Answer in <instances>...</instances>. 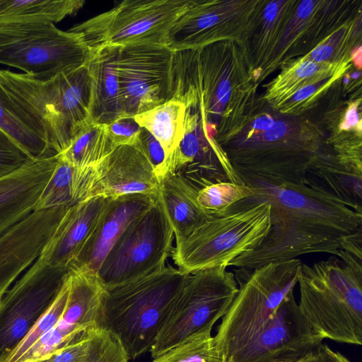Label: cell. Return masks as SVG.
I'll list each match as a JSON object with an SVG mask.
<instances>
[{
	"instance_id": "obj_34",
	"label": "cell",
	"mask_w": 362,
	"mask_h": 362,
	"mask_svg": "<svg viewBox=\"0 0 362 362\" xmlns=\"http://www.w3.org/2000/svg\"><path fill=\"white\" fill-rule=\"evenodd\" d=\"M206 328L172 347L152 362H223L211 335Z\"/></svg>"
},
{
	"instance_id": "obj_3",
	"label": "cell",
	"mask_w": 362,
	"mask_h": 362,
	"mask_svg": "<svg viewBox=\"0 0 362 362\" xmlns=\"http://www.w3.org/2000/svg\"><path fill=\"white\" fill-rule=\"evenodd\" d=\"M278 114L255 110L247 124L222 146L244 184H306L308 173L329 156L318 134Z\"/></svg>"
},
{
	"instance_id": "obj_27",
	"label": "cell",
	"mask_w": 362,
	"mask_h": 362,
	"mask_svg": "<svg viewBox=\"0 0 362 362\" xmlns=\"http://www.w3.org/2000/svg\"><path fill=\"white\" fill-rule=\"evenodd\" d=\"M115 148L108 137L106 124L92 122L58 155L75 169L78 182L81 184L86 178L96 175L99 167Z\"/></svg>"
},
{
	"instance_id": "obj_23",
	"label": "cell",
	"mask_w": 362,
	"mask_h": 362,
	"mask_svg": "<svg viewBox=\"0 0 362 362\" xmlns=\"http://www.w3.org/2000/svg\"><path fill=\"white\" fill-rule=\"evenodd\" d=\"M158 198L177 243L214 216L199 204V189L183 177L168 173L160 180Z\"/></svg>"
},
{
	"instance_id": "obj_5",
	"label": "cell",
	"mask_w": 362,
	"mask_h": 362,
	"mask_svg": "<svg viewBox=\"0 0 362 362\" xmlns=\"http://www.w3.org/2000/svg\"><path fill=\"white\" fill-rule=\"evenodd\" d=\"M299 309L325 339L362 344V259L349 252L302 264Z\"/></svg>"
},
{
	"instance_id": "obj_18",
	"label": "cell",
	"mask_w": 362,
	"mask_h": 362,
	"mask_svg": "<svg viewBox=\"0 0 362 362\" xmlns=\"http://www.w3.org/2000/svg\"><path fill=\"white\" fill-rule=\"evenodd\" d=\"M67 208L34 211L0 238V300L40 257Z\"/></svg>"
},
{
	"instance_id": "obj_45",
	"label": "cell",
	"mask_w": 362,
	"mask_h": 362,
	"mask_svg": "<svg viewBox=\"0 0 362 362\" xmlns=\"http://www.w3.org/2000/svg\"><path fill=\"white\" fill-rule=\"evenodd\" d=\"M361 44L358 46L356 45L351 52V63L354 64L355 66L358 69V71L361 69Z\"/></svg>"
},
{
	"instance_id": "obj_1",
	"label": "cell",
	"mask_w": 362,
	"mask_h": 362,
	"mask_svg": "<svg viewBox=\"0 0 362 362\" xmlns=\"http://www.w3.org/2000/svg\"><path fill=\"white\" fill-rule=\"evenodd\" d=\"M247 185L258 194L246 199L270 204L271 227L255 249L228 266L254 269L316 252L339 257L346 251L362 259V213L308 184Z\"/></svg>"
},
{
	"instance_id": "obj_10",
	"label": "cell",
	"mask_w": 362,
	"mask_h": 362,
	"mask_svg": "<svg viewBox=\"0 0 362 362\" xmlns=\"http://www.w3.org/2000/svg\"><path fill=\"white\" fill-rule=\"evenodd\" d=\"M221 266L190 274L179 291L150 352L155 358L223 317L238 287L235 275Z\"/></svg>"
},
{
	"instance_id": "obj_25",
	"label": "cell",
	"mask_w": 362,
	"mask_h": 362,
	"mask_svg": "<svg viewBox=\"0 0 362 362\" xmlns=\"http://www.w3.org/2000/svg\"><path fill=\"white\" fill-rule=\"evenodd\" d=\"M117 47L95 50L88 64L91 78L90 116L93 122L109 124L125 117L116 66Z\"/></svg>"
},
{
	"instance_id": "obj_6",
	"label": "cell",
	"mask_w": 362,
	"mask_h": 362,
	"mask_svg": "<svg viewBox=\"0 0 362 362\" xmlns=\"http://www.w3.org/2000/svg\"><path fill=\"white\" fill-rule=\"evenodd\" d=\"M189 274L166 264L106 291L100 327L119 341L129 360L150 351Z\"/></svg>"
},
{
	"instance_id": "obj_35",
	"label": "cell",
	"mask_w": 362,
	"mask_h": 362,
	"mask_svg": "<svg viewBox=\"0 0 362 362\" xmlns=\"http://www.w3.org/2000/svg\"><path fill=\"white\" fill-rule=\"evenodd\" d=\"M257 194L255 187L226 181L202 188L198 192L197 200L208 214L218 216L229 211L238 202Z\"/></svg>"
},
{
	"instance_id": "obj_38",
	"label": "cell",
	"mask_w": 362,
	"mask_h": 362,
	"mask_svg": "<svg viewBox=\"0 0 362 362\" xmlns=\"http://www.w3.org/2000/svg\"><path fill=\"white\" fill-rule=\"evenodd\" d=\"M349 69L341 70L329 78L299 89L274 110L284 115H291L310 108L333 85L344 76Z\"/></svg>"
},
{
	"instance_id": "obj_36",
	"label": "cell",
	"mask_w": 362,
	"mask_h": 362,
	"mask_svg": "<svg viewBox=\"0 0 362 362\" xmlns=\"http://www.w3.org/2000/svg\"><path fill=\"white\" fill-rule=\"evenodd\" d=\"M70 290L69 272L55 299L15 348L0 362H16L45 332L53 327L65 309Z\"/></svg>"
},
{
	"instance_id": "obj_13",
	"label": "cell",
	"mask_w": 362,
	"mask_h": 362,
	"mask_svg": "<svg viewBox=\"0 0 362 362\" xmlns=\"http://www.w3.org/2000/svg\"><path fill=\"white\" fill-rule=\"evenodd\" d=\"M267 0H190L165 45L174 52L230 40L240 47L257 25Z\"/></svg>"
},
{
	"instance_id": "obj_15",
	"label": "cell",
	"mask_w": 362,
	"mask_h": 362,
	"mask_svg": "<svg viewBox=\"0 0 362 362\" xmlns=\"http://www.w3.org/2000/svg\"><path fill=\"white\" fill-rule=\"evenodd\" d=\"M174 51L164 44L117 47L116 66L125 116L134 117L172 98Z\"/></svg>"
},
{
	"instance_id": "obj_28",
	"label": "cell",
	"mask_w": 362,
	"mask_h": 362,
	"mask_svg": "<svg viewBox=\"0 0 362 362\" xmlns=\"http://www.w3.org/2000/svg\"><path fill=\"white\" fill-rule=\"evenodd\" d=\"M306 184L362 213V176L339 165L332 156L308 173Z\"/></svg>"
},
{
	"instance_id": "obj_40",
	"label": "cell",
	"mask_w": 362,
	"mask_h": 362,
	"mask_svg": "<svg viewBox=\"0 0 362 362\" xmlns=\"http://www.w3.org/2000/svg\"><path fill=\"white\" fill-rule=\"evenodd\" d=\"M108 137L115 147L119 146H135L137 144L141 127L134 117H120L106 125Z\"/></svg>"
},
{
	"instance_id": "obj_14",
	"label": "cell",
	"mask_w": 362,
	"mask_h": 362,
	"mask_svg": "<svg viewBox=\"0 0 362 362\" xmlns=\"http://www.w3.org/2000/svg\"><path fill=\"white\" fill-rule=\"evenodd\" d=\"M69 269L39 257L0 300V360L11 352L52 303Z\"/></svg>"
},
{
	"instance_id": "obj_17",
	"label": "cell",
	"mask_w": 362,
	"mask_h": 362,
	"mask_svg": "<svg viewBox=\"0 0 362 362\" xmlns=\"http://www.w3.org/2000/svg\"><path fill=\"white\" fill-rule=\"evenodd\" d=\"M168 173L183 177L199 189L220 182L244 184L223 148L208 134L199 113L189 109H186L183 137L167 160L161 177Z\"/></svg>"
},
{
	"instance_id": "obj_32",
	"label": "cell",
	"mask_w": 362,
	"mask_h": 362,
	"mask_svg": "<svg viewBox=\"0 0 362 362\" xmlns=\"http://www.w3.org/2000/svg\"><path fill=\"white\" fill-rule=\"evenodd\" d=\"M361 12L346 20L305 54V58L317 63L335 64L351 60V52L356 47L358 30H361Z\"/></svg>"
},
{
	"instance_id": "obj_39",
	"label": "cell",
	"mask_w": 362,
	"mask_h": 362,
	"mask_svg": "<svg viewBox=\"0 0 362 362\" xmlns=\"http://www.w3.org/2000/svg\"><path fill=\"white\" fill-rule=\"evenodd\" d=\"M32 159L0 129V177L7 175Z\"/></svg>"
},
{
	"instance_id": "obj_33",
	"label": "cell",
	"mask_w": 362,
	"mask_h": 362,
	"mask_svg": "<svg viewBox=\"0 0 362 362\" xmlns=\"http://www.w3.org/2000/svg\"><path fill=\"white\" fill-rule=\"evenodd\" d=\"M77 203L76 172L59 158L42 189L34 211L69 207Z\"/></svg>"
},
{
	"instance_id": "obj_20",
	"label": "cell",
	"mask_w": 362,
	"mask_h": 362,
	"mask_svg": "<svg viewBox=\"0 0 362 362\" xmlns=\"http://www.w3.org/2000/svg\"><path fill=\"white\" fill-rule=\"evenodd\" d=\"M159 187V180L144 155L134 146H119L102 163L88 199L134 194L158 197Z\"/></svg>"
},
{
	"instance_id": "obj_21",
	"label": "cell",
	"mask_w": 362,
	"mask_h": 362,
	"mask_svg": "<svg viewBox=\"0 0 362 362\" xmlns=\"http://www.w3.org/2000/svg\"><path fill=\"white\" fill-rule=\"evenodd\" d=\"M57 161V154L32 158L0 177V238L34 211Z\"/></svg>"
},
{
	"instance_id": "obj_44",
	"label": "cell",
	"mask_w": 362,
	"mask_h": 362,
	"mask_svg": "<svg viewBox=\"0 0 362 362\" xmlns=\"http://www.w3.org/2000/svg\"><path fill=\"white\" fill-rule=\"evenodd\" d=\"M318 353L320 362H351L341 353L333 351L327 344H322L318 349Z\"/></svg>"
},
{
	"instance_id": "obj_9",
	"label": "cell",
	"mask_w": 362,
	"mask_h": 362,
	"mask_svg": "<svg viewBox=\"0 0 362 362\" xmlns=\"http://www.w3.org/2000/svg\"><path fill=\"white\" fill-rule=\"evenodd\" d=\"M95 50L83 37L39 19L0 20V64L38 80L86 65Z\"/></svg>"
},
{
	"instance_id": "obj_41",
	"label": "cell",
	"mask_w": 362,
	"mask_h": 362,
	"mask_svg": "<svg viewBox=\"0 0 362 362\" xmlns=\"http://www.w3.org/2000/svg\"><path fill=\"white\" fill-rule=\"evenodd\" d=\"M134 147L147 158L160 180L163 173L166 156L159 141L149 132L141 127L137 144Z\"/></svg>"
},
{
	"instance_id": "obj_8",
	"label": "cell",
	"mask_w": 362,
	"mask_h": 362,
	"mask_svg": "<svg viewBox=\"0 0 362 362\" xmlns=\"http://www.w3.org/2000/svg\"><path fill=\"white\" fill-rule=\"evenodd\" d=\"M243 201L245 203L241 207L214 216L175 243L171 257L177 269L192 274L228 267L234 259L253 250L262 243L271 227L270 204Z\"/></svg>"
},
{
	"instance_id": "obj_29",
	"label": "cell",
	"mask_w": 362,
	"mask_h": 362,
	"mask_svg": "<svg viewBox=\"0 0 362 362\" xmlns=\"http://www.w3.org/2000/svg\"><path fill=\"white\" fill-rule=\"evenodd\" d=\"M0 129L31 158L57 154L38 134L33 123L0 82Z\"/></svg>"
},
{
	"instance_id": "obj_4",
	"label": "cell",
	"mask_w": 362,
	"mask_h": 362,
	"mask_svg": "<svg viewBox=\"0 0 362 362\" xmlns=\"http://www.w3.org/2000/svg\"><path fill=\"white\" fill-rule=\"evenodd\" d=\"M0 82L49 148L59 154L93 122L91 78L88 64L38 80L0 69Z\"/></svg>"
},
{
	"instance_id": "obj_31",
	"label": "cell",
	"mask_w": 362,
	"mask_h": 362,
	"mask_svg": "<svg viewBox=\"0 0 362 362\" xmlns=\"http://www.w3.org/2000/svg\"><path fill=\"white\" fill-rule=\"evenodd\" d=\"M83 0H0V20L39 19L57 23L75 15Z\"/></svg>"
},
{
	"instance_id": "obj_26",
	"label": "cell",
	"mask_w": 362,
	"mask_h": 362,
	"mask_svg": "<svg viewBox=\"0 0 362 362\" xmlns=\"http://www.w3.org/2000/svg\"><path fill=\"white\" fill-rule=\"evenodd\" d=\"M351 61L341 64L317 63L304 56L290 59L281 65L280 73L267 83L262 100L276 110L297 90L349 69Z\"/></svg>"
},
{
	"instance_id": "obj_42",
	"label": "cell",
	"mask_w": 362,
	"mask_h": 362,
	"mask_svg": "<svg viewBox=\"0 0 362 362\" xmlns=\"http://www.w3.org/2000/svg\"><path fill=\"white\" fill-rule=\"evenodd\" d=\"M129 360L122 344L108 332L101 349L92 362H129Z\"/></svg>"
},
{
	"instance_id": "obj_19",
	"label": "cell",
	"mask_w": 362,
	"mask_h": 362,
	"mask_svg": "<svg viewBox=\"0 0 362 362\" xmlns=\"http://www.w3.org/2000/svg\"><path fill=\"white\" fill-rule=\"evenodd\" d=\"M158 197L134 194L107 199L90 235L70 264V270L97 273L105 256L129 224L149 209Z\"/></svg>"
},
{
	"instance_id": "obj_2",
	"label": "cell",
	"mask_w": 362,
	"mask_h": 362,
	"mask_svg": "<svg viewBox=\"0 0 362 362\" xmlns=\"http://www.w3.org/2000/svg\"><path fill=\"white\" fill-rule=\"evenodd\" d=\"M172 98L199 113L222 147L247 124L259 84L240 45L230 40L174 52Z\"/></svg>"
},
{
	"instance_id": "obj_30",
	"label": "cell",
	"mask_w": 362,
	"mask_h": 362,
	"mask_svg": "<svg viewBox=\"0 0 362 362\" xmlns=\"http://www.w3.org/2000/svg\"><path fill=\"white\" fill-rule=\"evenodd\" d=\"M185 115V105L170 99L134 116L140 127L149 132L161 144L166 156L165 163L183 137Z\"/></svg>"
},
{
	"instance_id": "obj_47",
	"label": "cell",
	"mask_w": 362,
	"mask_h": 362,
	"mask_svg": "<svg viewBox=\"0 0 362 362\" xmlns=\"http://www.w3.org/2000/svg\"><path fill=\"white\" fill-rule=\"evenodd\" d=\"M310 354H308V355H305V356H295V357H293V358H287V359H284V360H281V361H274V362H300L301 361H303L304 358H305Z\"/></svg>"
},
{
	"instance_id": "obj_16",
	"label": "cell",
	"mask_w": 362,
	"mask_h": 362,
	"mask_svg": "<svg viewBox=\"0 0 362 362\" xmlns=\"http://www.w3.org/2000/svg\"><path fill=\"white\" fill-rule=\"evenodd\" d=\"M324 337L302 314L293 292L263 329L227 362H274L317 351Z\"/></svg>"
},
{
	"instance_id": "obj_11",
	"label": "cell",
	"mask_w": 362,
	"mask_h": 362,
	"mask_svg": "<svg viewBox=\"0 0 362 362\" xmlns=\"http://www.w3.org/2000/svg\"><path fill=\"white\" fill-rule=\"evenodd\" d=\"M190 0H125L68 30L81 35L95 51L140 43L164 44Z\"/></svg>"
},
{
	"instance_id": "obj_7",
	"label": "cell",
	"mask_w": 362,
	"mask_h": 362,
	"mask_svg": "<svg viewBox=\"0 0 362 362\" xmlns=\"http://www.w3.org/2000/svg\"><path fill=\"white\" fill-rule=\"evenodd\" d=\"M302 264L298 258L269 263L238 279V291L214 337L223 362L247 345L293 292Z\"/></svg>"
},
{
	"instance_id": "obj_22",
	"label": "cell",
	"mask_w": 362,
	"mask_h": 362,
	"mask_svg": "<svg viewBox=\"0 0 362 362\" xmlns=\"http://www.w3.org/2000/svg\"><path fill=\"white\" fill-rule=\"evenodd\" d=\"M106 201L93 197L69 206L39 258L50 265L69 269L93 231Z\"/></svg>"
},
{
	"instance_id": "obj_37",
	"label": "cell",
	"mask_w": 362,
	"mask_h": 362,
	"mask_svg": "<svg viewBox=\"0 0 362 362\" xmlns=\"http://www.w3.org/2000/svg\"><path fill=\"white\" fill-rule=\"evenodd\" d=\"M108 332L97 328L81 339L37 362H92L101 349Z\"/></svg>"
},
{
	"instance_id": "obj_12",
	"label": "cell",
	"mask_w": 362,
	"mask_h": 362,
	"mask_svg": "<svg viewBox=\"0 0 362 362\" xmlns=\"http://www.w3.org/2000/svg\"><path fill=\"white\" fill-rule=\"evenodd\" d=\"M175 235L157 198L125 228L105 256L97 275L111 290L166 265Z\"/></svg>"
},
{
	"instance_id": "obj_43",
	"label": "cell",
	"mask_w": 362,
	"mask_h": 362,
	"mask_svg": "<svg viewBox=\"0 0 362 362\" xmlns=\"http://www.w3.org/2000/svg\"><path fill=\"white\" fill-rule=\"evenodd\" d=\"M361 98L349 103L339 122V131L354 132L361 136Z\"/></svg>"
},
{
	"instance_id": "obj_46",
	"label": "cell",
	"mask_w": 362,
	"mask_h": 362,
	"mask_svg": "<svg viewBox=\"0 0 362 362\" xmlns=\"http://www.w3.org/2000/svg\"><path fill=\"white\" fill-rule=\"evenodd\" d=\"M300 362H320V356H319L318 349L317 351L311 353L309 356H308L305 358H304Z\"/></svg>"
},
{
	"instance_id": "obj_24",
	"label": "cell",
	"mask_w": 362,
	"mask_h": 362,
	"mask_svg": "<svg viewBox=\"0 0 362 362\" xmlns=\"http://www.w3.org/2000/svg\"><path fill=\"white\" fill-rule=\"evenodd\" d=\"M298 1H267L247 41L240 46L253 70L256 81L269 64Z\"/></svg>"
}]
</instances>
